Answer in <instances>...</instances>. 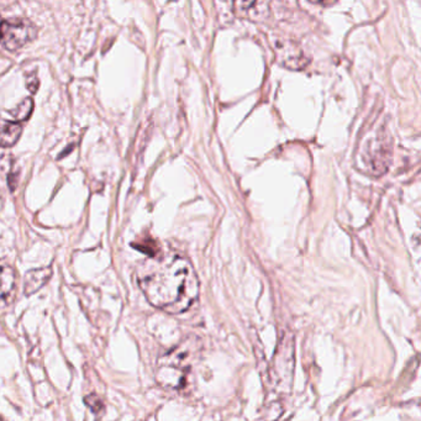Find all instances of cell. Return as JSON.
<instances>
[{
	"label": "cell",
	"mask_w": 421,
	"mask_h": 421,
	"mask_svg": "<svg viewBox=\"0 0 421 421\" xmlns=\"http://www.w3.org/2000/svg\"><path fill=\"white\" fill-rule=\"evenodd\" d=\"M21 133L23 128L20 124L0 120V147L14 146Z\"/></svg>",
	"instance_id": "cell-7"
},
{
	"label": "cell",
	"mask_w": 421,
	"mask_h": 421,
	"mask_svg": "<svg viewBox=\"0 0 421 421\" xmlns=\"http://www.w3.org/2000/svg\"><path fill=\"white\" fill-rule=\"evenodd\" d=\"M18 175L14 173H10L9 178H8V183H9L10 190H15L16 185H18Z\"/></svg>",
	"instance_id": "cell-12"
},
{
	"label": "cell",
	"mask_w": 421,
	"mask_h": 421,
	"mask_svg": "<svg viewBox=\"0 0 421 421\" xmlns=\"http://www.w3.org/2000/svg\"><path fill=\"white\" fill-rule=\"evenodd\" d=\"M16 292V273L9 266H0V309L9 307Z\"/></svg>",
	"instance_id": "cell-5"
},
{
	"label": "cell",
	"mask_w": 421,
	"mask_h": 421,
	"mask_svg": "<svg viewBox=\"0 0 421 421\" xmlns=\"http://www.w3.org/2000/svg\"><path fill=\"white\" fill-rule=\"evenodd\" d=\"M38 36V28L26 19L3 20L0 25V43L9 51H16Z\"/></svg>",
	"instance_id": "cell-3"
},
{
	"label": "cell",
	"mask_w": 421,
	"mask_h": 421,
	"mask_svg": "<svg viewBox=\"0 0 421 421\" xmlns=\"http://www.w3.org/2000/svg\"><path fill=\"white\" fill-rule=\"evenodd\" d=\"M1 21H3V20H1V18H0V25H1Z\"/></svg>",
	"instance_id": "cell-13"
},
{
	"label": "cell",
	"mask_w": 421,
	"mask_h": 421,
	"mask_svg": "<svg viewBox=\"0 0 421 421\" xmlns=\"http://www.w3.org/2000/svg\"><path fill=\"white\" fill-rule=\"evenodd\" d=\"M240 11L253 20L265 19L268 14V4L262 1H248V3H237Z\"/></svg>",
	"instance_id": "cell-8"
},
{
	"label": "cell",
	"mask_w": 421,
	"mask_h": 421,
	"mask_svg": "<svg viewBox=\"0 0 421 421\" xmlns=\"http://www.w3.org/2000/svg\"><path fill=\"white\" fill-rule=\"evenodd\" d=\"M270 43L275 50V58L284 67L290 70H300L308 63L303 50L293 40L282 38V36H273L270 38Z\"/></svg>",
	"instance_id": "cell-4"
},
{
	"label": "cell",
	"mask_w": 421,
	"mask_h": 421,
	"mask_svg": "<svg viewBox=\"0 0 421 421\" xmlns=\"http://www.w3.org/2000/svg\"><path fill=\"white\" fill-rule=\"evenodd\" d=\"M142 293L155 308L168 314L185 312L199 295V280L190 261L180 253H157L136 272Z\"/></svg>",
	"instance_id": "cell-1"
},
{
	"label": "cell",
	"mask_w": 421,
	"mask_h": 421,
	"mask_svg": "<svg viewBox=\"0 0 421 421\" xmlns=\"http://www.w3.org/2000/svg\"><path fill=\"white\" fill-rule=\"evenodd\" d=\"M33 98H25L21 103H20L14 110H11L10 114L13 115V118L16 121H25L30 118V115L33 114Z\"/></svg>",
	"instance_id": "cell-9"
},
{
	"label": "cell",
	"mask_w": 421,
	"mask_h": 421,
	"mask_svg": "<svg viewBox=\"0 0 421 421\" xmlns=\"http://www.w3.org/2000/svg\"><path fill=\"white\" fill-rule=\"evenodd\" d=\"M390 140L384 133H374L361 148V162L371 175H382L390 162Z\"/></svg>",
	"instance_id": "cell-2"
},
{
	"label": "cell",
	"mask_w": 421,
	"mask_h": 421,
	"mask_svg": "<svg viewBox=\"0 0 421 421\" xmlns=\"http://www.w3.org/2000/svg\"><path fill=\"white\" fill-rule=\"evenodd\" d=\"M85 404H87V405H88V407H89L94 412H100L104 409V405H103L102 399H100L99 397L94 395V394H92V395H88V397L85 398Z\"/></svg>",
	"instance_id": "cell-10"
},
{
	"label": "cell",
	"mask_w": 421,
	"mask_h": 421,
	"mask_svg": "<svg viewBox=\"0 0 421 421\" xmlns=\"http://www.w3.org/2000/svg\"><path fill=\"white\" fill-rule=\"evenodd\" d=\"M51 275H53V268L51 267L28 270L26 275H25V294L31 295V294L36 293L38 289L43 288V285L48 283V280L51 278Z\"/></svg>",
	"instance_id": "cell-6"
},
{
	"label": "cell",
	"mask_w": 421,
	"mask_h": 421,
	"mask_svg": "<svg viewBox=\"0 0 421 421\" xmlns=\"http://www.w3.org/2000/svg\"><path fill=\"white\" fill-rule=\"evenodd\" d=\"M26 87H28V89L30 90L31 93H36V92H38V87H40V81H38L36 73L28 75V80H26Z\"/></svg>",
	"instance_id": "cell-11"
}]
</instances>
